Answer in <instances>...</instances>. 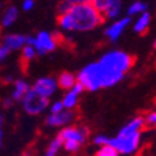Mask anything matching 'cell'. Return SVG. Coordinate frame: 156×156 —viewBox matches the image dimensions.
<instances>
[{
  "instance_id": "6da1fadb",
  "label": "cell",
  "mask_w": 156,
  "mask_h": 156,
  "mask_svg": "<svg viewBox=\"0 0 156 156\" xmlns=\"http://www.w3.org/2000/svg\"><path fill=\"white\" fill-rule=\"evenodd\" d=\"M135 56L124 51H109L99 61L85 66L76 76V83L89 91L114 86L122 80L124 75L135 64Z\"/></svg>"
},
{
  "instance_id": "7a4b0ae2",
  "label": "cell",
  "mask_w": 156,
  "mask_h": 156,
  "mask_svg": "<svg viewBox=\"0 0 156 156\" xmlns=\"http://www.w3.org/2000/svg\"><path fill=\"white\" fill-rule=\"evenodd\" d=\"M71 20V30L87 31L104 24L105 19L93 5V0H75L68 11Z\"/></svg>"
},
{
  "instance_id": "3957f363",
  "label": "cell",
  "mask_w": 156,
  "mask_h": 156,
  "mask_svg": "<svg viewBox=\"0 0 156 156\" xmlns=\"http://www.w3.org/2000/svg\"><path fill=\"white\" fill-rule=\"evenodd\" d=\"M140 133H134L130 135H125V136H120L118 135L114 139H109L108 145L112 146L120 154H133L134 151L137 150L139 144H140Z\"/></svg>"
},
{
  "instance_id": "277c9868",
  "label": "cell",
  "mask_w": 156,
  "mask_h": 156,
  "mask_svg": "<svg viewBox=\"0 0 156 156\" xmlns=\"http://www.w3.org/2000/svg\"><path fill=\"white\" fill-rule=\"evenodd\" d=\"M21 101H23L24 110L27 111L29 115H37V114H40L49 105V99L37 95L33 89L29 90L28 94L24 96V99Z\"/></svg>"
},
{
  "instance_id": "5b68a950",
  "label": "cell",
  "mask_w": 156,
  "mask_h": 156,
  "mask_svg": "<svg viewBox=\"0 0 156 156\" xmlns=\"http://www.w3.org/2000/svg\"><path fill=\"white\" fill-rule=\"evenodd\" d=\"M90 131L86 126H81V127H77V126H70V127H65L62 129L61 131L59 133L58 137H60L64 141H68V140H71V141H76L79 144H84L86 141L87 136H89Z\"/></svg>"
},
{
  "instance_id": "8992f818",
  "label": "cell",
  "mask_w": 156,
  "mask_h": 156,
  "mask_svg": "<svg viewBox=\"0 0 156 156\" xmlns=\"http://www.w3.org/2000/svg\"><path fill=\"white\" fill-rule=\"evenodd\" d=\"M35 40L36 43L34 48L39 55H45L50 53V51H54L58 46L53 36H51V34H49L48 31H40L36 35Z\"/></svg>"
},
{
  "instance_id": "52a82bcc",
  "label": "cell",
  "mask_w": 156,
  "mask_h": 156,
  "mask_svg": "<svg viewBox=\"0 0 156 156\" xmlns=\"http://www.w3.org/2000/svg\"><path fill=\"white\" fill-rule=\"evenodd\" d=\"M56 86H58L56 80L53 79V77L48 76V77H40V79H37L35 81V84H34L33 90L37 95L49 99L51 95L55 93Z\"/></svg>"
},
{
  "instance_id": "ba28073f",
  "label": "cell",
  "mask_w": 156,
  "mask_h": 156,
  "mask_svg": "<svg viewBox=\"0 0 156 156\" xmlns=\"http://www.w3.org/2000/svg\"><path fill=\"white\" fill-rule=\"evenodd\" d=\"M76 116V112L73 110H62L61 112L58 114H50L46 118V125L49 126H62L66 125L68 122L73 121Z\"/></svg>"
},
{
  "instance_id": "9c48e42d",
  "label": "cell",
  "mask_w": 156,
  "mask_h": 156,
  "mask_svg": "<svg viewBox=\"0 0 156 156\" xmlns=\"http://www.w3.org/2000/svg\"><path fill=\"white\" fill-rule=\"evenodd\" d=\"M25 37H27V36L19 35V34H8V35H4L3 39H2V46H4L5 49L9 50V53H11V51L18 50V49L24 46Z\"/></svg>"
},
{
  "instance_id": "30bf717a",
  "label": "cell",
  "mask_w": 156,
  "mask_h": 156,
  "mask_svg": "<svg viewBox=\"0 0 156 156\" xmlns=\"http://www.w3.org/2000/svg\"><path fill=\"white\" fill-rule=\"evenodd\" d=\"M130 21H131V18H129V16H126L124 19H120L119 21L114 23L112 25H110V27L105 30V35L110 39L111 41H116L119 39V36L121 35V33L125 30V28L130 24Z\"/></svg>"
},
{
  "instance_id": "8fae6325",
  "label": "cell",
  "mask_w": 156,
  "mask_h": 156,
  "mask_svg": "<svg viewBox=\"0 0 156 156\" xmlns=\"http://www.w3.org/2000/svg\"><path fill=\"white\" fill-rule=\"evenodd\" d=\"M145 119L142 116H137L134 120H131L130 122H127L121 130L119 135L120 136H125V135H130V134H134V133H140V130L145 126Z\"/></svg>"
},
{
  "instance_id": "7c38bea8",
  "label": "cell",
  "mask_w": 156,
  "mask_h": 156,
  "mask_svg": "<svg viewBox=\"0 0 156 156\" xmlns=\"http://www.w3.org/2000/svg\"><path fill=\"white\" fill-rule=\"evenodd\" d=\"M56 84L62 89V90H71L75 84H76V76L69 71H64L59 75Z\"/></svg>"
},
{
  "instance_id": "4fadbf2b",
  "label": "cell",
  "mask_w": 156,
  "mask_h": 156,
  "mask_svg": "<svg viewBox=\"0 0 156 156\" xmlns=\"http://www.w3.org/2000/svg\"><path fill=\"white\" fill-rule=\"evenodd\" d=\"M14 91H12V95H11V99L12 101H20L24 99V96L28 94L29 91V85L28 83H25L24 80H16L15 84H14Z\"/></svg>"
},
{
  "instance_id": "5bb4252c",
  "label": "cell",
  "mask_w": 156,
  "mask_h": 156,
  "mask_svg": "<svg viewBox=\"0 0 156 156\" xmlns=\"http://www.w3.org/2000/svg\"><path fill=\"white\" fill-rule=\"evenodd\" d=\"M36 55V50L35 48L33 46H25L21 51V59H20V62H21V71L23 73H27V69L29 66V61L34 59V56Z\"/></svg>"
},
{
  "instance_id": "9a60e30c",
  "label": "cell",
  "mask_w": 156,
  "mask_h": 156,
  "mask_svg": "<svg viewBox=\"0 0 156 156\" xmlns=\"http://www.w3.org/2000/svg\"><path fill=\"white\" fill-rule=\"evenodd\" d=\"M18 15H19V11H18L16 6H14V5L9 6V8L6 9V11L4 12V15H3L2 25H3L4 28L10 27V25L18 19Z\"/></svg>"
},
{
  "instance_id": "2e32d148",
  "label": "cell",
  "mask_w": 156,
  "mask_h": 156,
  "mask_svg": "<svg viewBox=\"0 0 156 156\" xmlns=\"http://www.w3.org/2000/svg\"><path fill=\"white\" fill-rule=\"evenodd\" d=\"M149 24H150V14L149 12H144L134 25V30L140 35H144L149 28Z\"/></svg>"
},
{
  "instance_id": "e0dca14e",
  "label": "cell",
  "mask_w": 156,
  "mask_h": 156,
  "mask_svg": "<svg viewBox=\"0 0 156 156\" xmlns=\"http://www.w3.org/2000/svg\"><path fill=\"white\" fill-rule=\"evenodd\" d=\"M121 5L122 3L120 0H110V4L106 9V11L104 12V15L109 19H114L120 14V10H121Z\"/></svg>"
},
{
  "instance_id": "ac0fdd59",
  "label": "cell",
  "mask_w": 156,
  "mask_h": 156,
  "mask_svg": "<svg viewBox=\"0 0 156 156\" xmlns=\"http://www.w3.org/2000/svg\"><path fill=\"white\" fill-rule=\"evenodd\" d=\"M77 96H79V94L75 93L74 90L71 89L70 91L66 95H65L64 100L61 101L64 108H66V110H71L73 108H75L76 106V102H77Z\"/></svg>"
},
{
  "instance_id": "d6986e66",
  "label": "cell",
  "mask_w": 156,
  "mask_h": 156,
  "mask_svg": "<svg viewBox=\"0 0 156 156\" xmlns=\"http://www.w3.org/2000/svg\"><path fill=\"white\" fill-rule=\"evenodd\" d=\"M61 146H62V140L56 136L49 144V147H48V150L45 152V156H56V154L59 152V150H60Z\"/></svg>"
},
{
  "instance_id": "ffe728a7",
  "label": "cell",
  "mask_w": 156,
  "mask_h": 156,
  "mask_svg": "<svg viewBox=\"0 0 156 156\" xmlns=\"http://www.w3.org/2000/svg\"><path fill=\"white\" fill-rule=\"evenodd\" d=\"M147 5L145 3H141V2H135L134 4L130 5L127 12H129V15H135L137 14V12H145Z\"/></svg>"
},
{
  "instance_id": "44dd1931",
  "label": "cell",
  "mask_w": 156,
  "mask_h": 156,
  "mask_svg": "<svg viewBox=\"0 0 156 156\" xmlns=\"http://www.w3.org/2000/svg\"><path fill=\"white\" fill-rule=\"evenodd\" d=\"M95 156H119V152L116 151L112 146H110V145H104L96 152Z\"/></svg>"
},
{
  "instance_id": "7402d4cb",
  "label": "cell",
  "mask_w": 156,
  "mask_h": 156,
  "mask_svg": "<svg viewBox=\"0 0 156 156\" xmlns=\"http://www.w3.org/2000/svg\"><path fill=\"white\" fill-rule=\"evenodd\" d=\"M75 4V0H65V2H61L58 4V11L59 15L61 14H66V12L71 9V6Z\"/></svg>"
},
{
  "instance_id": "603a6c76",
  "label": "cell",
  "mask_w": 156,
  "mask_h": 156,
  "mask_svg": "<svg viewBox=\"0 0 156 156\" xmlns=\"http://www.w3.org/2000/svg\"><path fill=\"white\" fill-rule=\"evenodd\" d=\"M62 145H64V149L68 152H76V151H79V149L81 146V144H79V142H76V141H71V140L64 141Z\"/></svg>"
},
{
  "instance_id": "cb8c5ba5",
  "label": "cell",
  "mask_w": 156,
  "mask_h": 156,
  "mask_svg": "<svg viewBox=\"0 0 156 156\" xmlns=\"http://www.w3.org/2000/svg\"><path fill=\"white\" fill-rule=\"evenodd\" d=\"M109 139L108 136H104V135H99L94 139V144L95 145H99V146H104V145H108V142H109Z\"/></svg>"
},
{
  "instance_id": "d4e9b609",
  "label": "cell",
  "mask_w": 156,
  "mask_h": 156,
  "mask_svg": "<svg viewBox=\"0 0 156 156\" xmlns=\"http://www.w3.org/2000/svg\"><path fill=\"white\" fill-rule=\"evenodd\" d=\"M64 110V105L61 101H56L51 105V114H58V112H61Z\"/></svg>"
},
{
  "instance_id": "484cf974",
  "label": "cell",
  "mask_w": 156,
  "mask_h": 156,
  "mask_svg": "<svg viewBox=\"0 0 156 156\" xmlns=\"http://www.w3.org/2000/svg\"><path fill=\"white\" fill-rule=\"evenodd\" d=\"M35 5V3L33 2V0H25V2L23 3V10L24 11H29L30 9H33Z\"/></svg>"
},
{
  "instance_id": "4316f807",
  "label": "cell",
  "mask_w": 156,
  "mask_h": 156,
  "mask_svg": "<svg viewBox=\"0 0 156 156\" xmlns=\"http://www.w3.org/2000/svg\"><path fill=\"white\" fill-rule=\"evenodd\" d=\"M9 54H10V53H9V50H8V49H5L4 46L0 45V60H4Z\"/></svg>"
},
{
  "instance_id": "83f0119b",
  "label": "cell",
  "mask_w": 156,
  "mask_h": 156,
  "mask_svg": "<svg viewBox=\"0 0 156 156\" xmlns=\"http://www.w3.org/2000/svg\"><path fill=\"white\" fill-rule=\"evenodd\" d=\"M12 99H5L4 100V102H3V106L5 108V109H9V108H11V105H12Z\"/></svg>"
},
{
  "instance_id": "f1b7e54d",
  "label": "cell",
  "mask_w": 156,
  "mask_h": 156,
  "mask_svg": "<svg viewBox=\"0 0 156 156\" xmlns=\"http://www.w3.org/2000/svg\"><path fill=\"white\" fill-rule=\"evenodd\" d=\"M2 140H3V133H2V130H0V147H2Z\"/></svg>"
},
{
  "instance_id": "f546056e",
  "label": "cell",
  "mask_w": 156,
  "mask_h": 156,
  "mask_svg": "<svg viewBox=\"0 0 156 156\" xmlns=\"http://www.w3.org/2000/svg\"><path fill=\"white\" fill-rule=\"evenodd\" d=\"M3 125V116H2V114H0V126Z\"/></svg>"
},
{
  "instance_id": "4dcf8cb0",
  "label": "cell",
  "mask_w": 156,
  "mask_h": 156,
  "mask_svg": "<svg viewBox=\"0 0 156 156\" xmlns=\"http://www.w3.org/2000/svg\"><path fill=\"white\" fill-rule=\"evenodd\" d=\"M21 156H30V155H29V154H28V152H24V154H23V155H21Z\"/></svg>"
},
{
  "instance_id": "1f68e13d",
  "label": "cell",
  "mask_w": 156,
  "mask_h": 156,
  "mask_svg": "<svg viewBox=\"0 0 156 156\" xmlns=\"http://www.w3.org/2000/svg\"><path fill=\"white\" fill-rule=\"evenodd\" d=\"M154 48H155V50H156V40L154 41Z\"/></svg>"
},
{
  "instance_id": "d6a6232c",
  "label": "cell",
  "mask_w": 156,
  "mask_h": 156,
  "mask_svg": "<svg viewBox=\"0 0 156 156\" xmlns=\"http://www.w3.org/2000/svg\"><path fill=\"white\" fill-rule=\"evenodd\" d=\"M2 6H3V4H2V3H0V8H2Z\"/></svg>"
},
{
  "instance_id": "836d02e7",
  "label": "cell",
  "mask_w": 156,
  "mask_h": 156,
  "mask_svg": "<svg viewBox=\"0 0 156 156\" xmlns=\"http://www.w3.org/2000/svg\"><path fill=\"white\" fill-rule=\"evenodd\" d=\"M155 126H156V124H155Z\"/></svg>"
}]
</instances>
